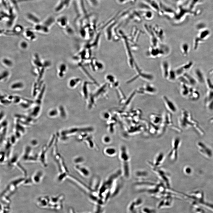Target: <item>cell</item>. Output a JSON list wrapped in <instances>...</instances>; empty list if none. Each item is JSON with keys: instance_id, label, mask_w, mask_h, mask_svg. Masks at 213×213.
<instances>
[{"instance_id": "obj_1", "label": "cell", "mask_w": 213, "mask_h": 213, "mask_svg": "<svg viewBox=\"0 0 213 213\" xmlns=\"http://www.w3.org/2000/svg\"><path fill=\"white\" fill-rule=\"evenodd\" d=\"M119 158L121 163L122 175L125 179H129L131 173V158L128 149L125 145H121L120 147Z\"/></svg>"}, {"instance_id": "obj_2", "label": "cell", "mask_w": 213, "mask_h": 213, "mask_svg": "<svg viewBox=\"0 0 213 213\" xmlns=\"http://www.w3.org/2000/svg\"><path fill=\"white\" fill-rule=\"evenodd\" d=\"M152 171L156 175L166 187L169 188L171 185L170 174L165 169L160 167H155L152 165L149 161L147 162Z\"/></svg>"}, {"instance_id": "obj_3", "label": "cell", "mask_w": 213, "mask_h": 213, "mask_svg": "<svg viewBox=\"0 0 213 213\" xmlns=\"http://www.w3.org/2000/svg\"><path fill=\"white\" fill-rule=\"evenodd\" d=\"M180 142V140L178 137H176L172 140L171 147L168 155L169 159L172 162H175L177 159L178 150Z\"/></svg>"}, {"instance_id": "obj_4", "label": "cell", "mask_w": 213, "mask_h": 213, "mask_svg": "<svg viewBox=\"0 0 213 213\" xmlns=\"http://www.w3.org/2000/svg\"><path fill=\"white\" fill-rule=\"evenodd\" d=\"M32 149L30 146L25 147L22 157L23 161L34 163L38 162V156L33 154Z\"/></svg>"}, {"instance_id": "obj_5", "label": "cell", "mask_w": 213, "mask_h": 213, "mask_svg": "<svg viewBox=\"0 0 213 213\" xmlns=\"http://www.w3.org/2000/svg\"><path fill=\"white\" fill-rule=\"evenodd\" d=\"M53 145V143L50 141L49 144H46L43 146L39 154L38 155V162L44 167L47 166L46 159L47 152L49 148Z\"/></svg>"}, {"instance_id": "obj_6", "label": "cell", "mask_w": 213, "mask_h": 213, "mask_svg": "<svg viewBox=\"0 0 213 213\" xmlns=\"http://www.w3.org/2000/svg\"><path fill=\"white\" fill-rule=\"evenodd\" d=\"M19 159L17 155H15L9 159L8 164L10 166L17 168L24 175V177H26L27 175V171L21 165Z\"/></svg>"}, {"instance_id": "obj_7", "label": "cell", "mask_w": 213, "mask_h": 213, "mask_svg": "<svg viewBox=\"0 0 213 213\" xmlns=\"http://www.w3.org/2000/svg\"><path fill=\"white\" fill-rule=\"evenodd\" d=\"M165 156L164 153L162 152H158L154 157L152 162L150 163L153 166L155 167H160L163 163Z\"/></svg>"}, {"instance_id": "obj_8", "label": "cell", "mask_w": 213, "mask_h": 213, "mask_svg": "<svg viewBox=\"0 0 213 213\" xmlns=\"http://www.w3.org/2000/svg\"><path fill=\"white\" fill-rule=\"evenodd\" d=\"M44 175L43 171L38 170L36 171L30 178L32 184H38L41 182Z\"/></svg>"}, {"instance_id": "obj_9", "label": "cell", "mask_w": 213, "mask_h": 213, "mask_svg": "<svg viewBox=\"0 0 213 213\" xmlns=\"http://www.w3.org/2000/svg\"><path fill=\"white\" fill-rule=\"evenodd\" d=\"M198 146L201 153L207 157H211L212 155V151L205 144L201 142H199Z\"/></svg>"}, {"instance_id": "obj_10", "label": "cell", "mask_w": 213, "mask_h": 213, "mask_svg": "<svg viewBox=\"0 0 213 213\" xmlns=\"http://www.w3.org/2000/svg\"><path fill=\"white\" fill-rule=\"evenodd\" d=\"M25 17L26 19L30 22L36 25L40 23V20L36 14L33 13H27Z\"/></svg>"}, {"instance_id": "obj_11", "label": "cell", "mask_w": 213, "mask_h": 213, "mask_svg": "<svg viewBox=\"0 0 213 213\" xmlns=\"http://www.w3.org/2000/svg\"><path fill=\"white\" fill-rule=\"evenodd\" d=\"M194 73L196 78L198 81L201 83L204 81V75L201 70L198 68H196L194 71Z\"/></svg>"}, {"instance_id": "obj_12", "label": "cell", "mask_w": 213, "mask_h": 213, "mask_svg": "<svg viewBox=\"0 0 213 213\" xmlns=\"http://www.w3.org/2000/svg\"><path fill=\"white\" fill-rule=\"evenodd\" d=\"M75 167V169L84 176L87 177L90 175L89 171L85 167L77 165Z\"/></svg>"}, {"instance_id": "obj_13", "label": "cell", "mask_w": 213, "mask_h": 213, "mask_svg": "<svg viewBox=\"0 0 213 213\" xmlns=\"http://www.w3.org/2000/svg\"><path fill=\"white\" fill-rule=\"evenodd\" d=\"M210 34V31L207 29L200 31L199 36L197 37L201 41L206 39Z\"/></svg>"}, {"instance_id": "obj_14", "label": "cell", "mask_w": 213, "mask_h": 213, "mask_svg": "<svg viewBox=\"0 0 213 213\" xmlns=\"http://www.w3.org/2000/svg\"><path fill=\"white\" fill-rule=\"evenodd\" d=\"M57 23L61 27H66L67 21L66 17L64 16H62L58 17L56 20Z\"/></svg>"}, {"instance_id": "obj_15", "label": "cell", "mask_w": 213, "mask_h": 213, "mask_svg": "<svg viewBox=\"0 0 213 213\" xmlns=\"http://www.w3.org/2000/svg\"><path fill=\"white\" fill-rule=\"evenodd\" d=\"M104 153L109 156H113L117 154L116 150L113 147H107L104 149Z\"/></svg>"}, {"instance_id": "obj_16", "label": "cell", "mask_w": 213, "mask_h": 213, "mask_svg": "<svg viewBox=\"0 0 213 213\" xmlns=\"http://www.w3.org/2000/svg\"><path fill=\"white\" fill-rule=\"evenodd\" d=\"M55 20L52 16H49L46 19L43 24L49 28L54 22Z\"/></svg>"}, {"instance_id": "obj_17", "label": "cell", "mask_w": 213, "mask_h": 213, "mask_svg": "<svg viewBox=\"0 0 213 213\" xmlns=\"http://www.w3.org/2000/svg\"><path fill=\"white\" fill-rule=\"evenodd\" d=\"M25 35L27 38L30 41H33L36 38V36L35 33L31 30H26L25 32Z\"/></svg>"}, {"instance_id": "obj_18", "label": "cell", "mask_w": 213, "mask_h": 213, "mask_svg": "<svg viewBox=\"0 0 213 213\" xmlns=\"http://www.w3.org/2000/svg\"><path fill=\"white\" fill-rule=\"evenodd\" d=\"M66 65L64 63L61 64L59 67L58 70V75L59 77H62L65 72H66L67 67Z\"/></svg>"}, {"instance_id": "obj_19", "label": "cell", "mask_w": 213, "mask_h": 213, "mask_svg": "<svg viewBox=\"0 0 213 213\" xmlns=\"http://www.w3.org/2000/svg\"><path fill=\"white\" fill-rule=\"evenodd\" d=\"M189 49V46L186 43H183L181 46V50L183 54L185 56H187Z\"/></svg>"}, {"instance_id": "obj_20", "label": "cell", "mask_w": 213, "mask_h": 213, "mask_svg": "<svg viewBox=\"0 0 213 213\" xmlns=\"http://www.w3.org/2000/svg\"><path fill=\"white\" fill-rule=\"evenodd\" d=\"M183 75L187 79L188 83L192 85H194L196 83V81L195 79L188 74L185 73Z\"/></svg>"}, {"instance_id": "obj_21", "label": "cell", "mask_w": 213, "mask_h": 213, "mask_svg": "<svg viewBox=\"0 0 213 213\" xmlns=\"http://www.w3.org/2000/svg\"><path fill=\"white\" fill-rule=\"evenodd\" d=\"M2 62L4 65L8 67H12L13 64L12 61L10 59L7 58L3 59Z\"/></svg>"}, {"instance_id": "obj_22", "label": "cell", "mask_w": 213, "mask_h": 213, "mask_svg": "<svg viewBox=\"0 0 213 213\" xmlns=\"http://www.w3.org/2000/svg\"><path fill=\"white\" fill-rule=\"evenodd\" d=\"M166 105L168 108L171 110L172 112H175L176 111V108L174 104L171 101L168 100V101H166Z\"/></svg>"}, {"instance_id": "obj_23", "label": "cell", "mask_w": 213, "mask_h": 213, "mask_svg": "<svg viewBox=\"0 0 213 213\" xmlns=\"http://www.w3.org/2000/svg\"><path fill=\"white\" fill-rule=\"evenodd\" d=\"M136 175L137 177L142 178V177L147 176L148 174L145 171L140 170L137 172Z\"/></svg>"}, {"instance_id": "obj_24", "label": "cell", "mask_w": 213, "mask_h": 213, "mask_svg": "<svg viewBox=\"0 0 213 213\" xmlns=\"http://www.w3.org/2000/svg\"><path fill=\"white\" fill-rule=\"evenodd\" d=\"M23 86V83L21 82H17L13 84L11 86L12 89H18L21 88Z\"/></svg>"}, {"instance_id": "obj_25", "label": "cell", "mask_w": 213, "mask_h": 213, "mask_svg": "<svg viewBox=\"0 0 213 213\" xmlns=\"http://www.w3.org/2000/svg\"><path fill=\"white\" fill-rule=\"evenodd\" d=\"M206 25L204 23H200L196 25V28L197 29L200 31L206 29Z\"/></svg>"}, {"instance_id": "obj_26", "label": "cell", "mask_w": 213, "mask_h": 213, "mask_svg": "<svg viewBox=\"0 0 213 213\" xmlns=\"http://www.w3.org/2000/svg\"><path fill=\"white\" fill-rule=\"evenodd\" d=\"M9 75V73L7 71L5 70L3 71L0 75L1 80L6 78Z\"/></svg>"}, {"instance_id": "obj_27", "label": "cell", "mask_w": 213, "mask_h": 213, "mask_svg": "<svg viewBox=\"0 0 213 213\" xmlns=\"http://www.w3.org/2000/svg\"><path fill=\"white\" fill-rule=\"evenodd\" d=\"M20 46L22 49H26L28 46V43L25 41H22L20 43Z\"/></svg>"}, {"instance_id": "obj_28", "label": "cell", "mask_w": 213, "mask_h": 213, "mask_svg": "<svg viewBox=\"0 0 213 213\" xmlns=\"http://www.w3.org/2000/svg\"><path fill=\"white\" fill-rule=\"evenodd\" d=\"M23 28L22 26L20 25H16L14 28V30L17 33L21 32L22 31Z\"/></svg>"}, {"instance_id": "obj_29", "label": "cell", "mask_w": 213, "mask_h": 213, "mask_svg": "<svg viewBox=\"0 0 213 213\" xmlns=\"http://www.w3.org/2000/svg\"><path fill=\"white\" fill-rule=\"evenodd\" d=\"M84 161L83 157L81 156H78L75 158L74 159V162L77 164L81 163Z\"/></svg>"}, {"instance_id": "obj_30", "label": "cell", "mask_w": 213, "mask_h": 213, "mask_svg": "<svg viewBox=\"0 0 213 213\" xmlns=\"http://www.w3.org/2000/svg\"><path fill=\"white\" fill-rule=\"evenodd\" d=\"M40 110V108L39 107L37 106L36 107L33 111L32 113V114L34 116H36Z\"/></svg>"}, {"instance_id": "obj_31", "label": "cell", "mask_w": 213, "mask_h": 213, "mask_svg": "<svg viewBox=\"0 0 213 213\" xmlns=\"http://www.w3.org/2000/svg\"><path fill=\"white\" fill-rule=\"evenodd\" d=\"M103 140L104 142L106 144L109 143L111 141L110 138L108 136H105L104 137Z\"/></svg>"}, {"instance_id": "obj_32", "label": "cell", "mask_w": 213, "mask_h": 213, "mask_svg": "<svg viewBox=\"0 0 213 213\" xmlns=\"http://www.w3.org/2000/svg\"><path fill=\"white\" fill-rule=\"evenodd\" d=\"M57 113V111L56 109H53L49 112V114L50 116L53 117L56 115Z\"/></svg>"}, {"instance_id": "obj_33", "label": "cell", "mask_w": 213, "mask_h": 213, "mask_svg": "<svg viewBox=\"0 0 213 213\" xmlns=\"http://www.w3.org/2000/svg\"><path fill=\"white\" fill-rule=\"evenodd\" d=\"M207 97V100L211 101L213 99V91H211L209 92V94H208Z\"/></svg>"}, {"instance_id": "obj_34", "label": "cell", "mask_w": 213, "mask_h": 213, "mask_svg": "<svg viewBox=\"0 0 213 213\" xmlns=\"http://www.w3.org/2000/svg\"><path fill=\"white\" fill-rule=\"evenodd\" d=\"M211 102L209 103V104L208 105V107L210 110H213V99L211 100Z\"/></svg>"}, {"instance_id": "obj_35", "label": "cell", "mask_w": 213, "mask_h": 213, "mask_svg": "<svg viewBox=\"0 0 213 213\" xmlns=\"http://www.w3.org/2000/svg\"><path fill=\"white\" fill-rule=\"evenodd\" d=\"M184 170L186 174H187V173L189 174L191 171V169L190 168H186L184 169Z\"/></svg>"}]
</instances>
